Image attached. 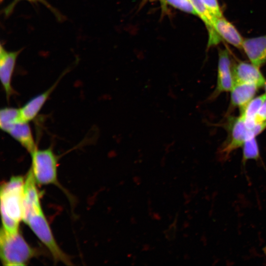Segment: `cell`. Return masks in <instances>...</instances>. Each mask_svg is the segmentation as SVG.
Wrapping results in <instances>:
<instances>
[{
  "instance_id": "1",
  "label": "cell",
  "mask_w": 266,
  "mask_h": 266,
  "mask_svg": "<svg viewBox=\"0 0 266 266\" xmlns=\"http://www.w3.org/2000/svg\"><path fill=\"white\" fill-rule=\"evenodd\" d=\"M25 179L22 176H13L1 185L0 212L2 229L9 233L19 231L23 220Z\"/></svg>"
},
{
  "instance_id": "2",
  "label": "cell",
  "mask_w": 266,
  "mask_h": 266,
  "mask_svg": "<svg viewBox=\"0 0 266 266\" xmlns=\"http://www.w3.org/2000/svg\"><path fill=\"white\" fill-rule=\"evenodd\" d=\"M37 254V251L27 243L19 231L9 233L1 229L0 255L3 265L25 266Z\"/></svg>"
},
{
  "instance_id": "3",
  "label": "cell",
  "mask_w": 266,
  "mask_h": 266,
  "mask_svg": "<svg viewBox=\"0 0 266 266\" xmlns=\"http://www.w3.org/2000/svg\"><path fill=\"white\" fill-rule=\"evenodd\" d=\"M32 164L30 168L38 185L53 184L59 186L57 177L58 157L50 147L43 149H36L30 154Z\"/></svg>"
},
{
  "instance_id": "4",
  "label": "cell",
  "mask_w": 266,
  "mask_h": 266,
  "mask_svg": "<svg viewBox=\"0 0 266 266\" xmlns=\"http://www.w3.org/2000/svg\"><path fill=\"white\" fill-rule=\"evenodd\" d=\"M47 248L55 262L71 265L70 258L57 244L42 210L31 215L24 222Z\"/></svg>"
},
{
  "instance_id": "5",
  "label": "cell",
  "mask_w": 266,
  "mask_h": 266,
  "mask_svg": "<svg viewBox=\"0 0 266 266\" xmlns=\"http://www.w3.org/2000/svg\"><path fill=\"white\" fill-rule=\"evenodd\" d=\"M22 49L8 51L2 45L0 48V79L7 100L15 93L12 79L16 61Z\"/></svg>"
},
{
  "instance_id": "6",
  "label": "cell",
  "mask_w": 266,
  "mask_h": 266,
  "mask_svg": "<svg viewBox=\"0 0 266 266\" xmlns=\"http://www.w3.org/2000/svg\"><path fill=\"white\" fill-rule=\"evenodd\" d=\"M36 184L32 171L30 169L25 179L22 220L24 222L32 214L42 210Z\"/></svg>"
},
{
  "instance_id": "7",
  "label": "cell",
  "mask_w": 266,
  "mask_h": 266,
  "mask_svg": "<svg viewBox=\"0 0 266 266\" xmlns=\"http://www.w3.org/2000/svg\"><path fill=\"white\" fill-rule=\"evenodd\" d=\"M29 123L20 119L9 125L3 131L10 135L31 154L37 147Z\"/></svg>"
},
{
  "instance_id": "8",
  "label": "cell",
  "mask_w": 266,
  "mask_h": 266,
  "mask_svg": "<svg viewBox=\"0 0 266 266\" xmlns=\"http://www.w3.org/2000/svg\"><path fill=\"white\" fill-rule=\"evenodd\" d=\"M259 68L252 63L239 62L232 69L234 83L254 84L259 88L264 86L266 80Z\"/></svg>"
},
{
  "instance_id": "9",
  "label": "cell",
  "mask_w": 266,
  "mask_h": 266,
  "mask_svg": "<svg viewBox=\"0 0 266 266\" xmlns=\"http://www.w3.org/2000/svg\"><path fill=\"white\" fill-rule=\"evenodd\" d=\"M242 49L251 63L260 68L266 63V34L244 39Z\"/></svg>"
},
{
  "instance_id": "10",
  "label": "cell",
  "mask_w": 266,
  "mask_h": 266,
  "mask_svg": "<svg viewBox=\"0 0 266 266\" xmlns=\"http://www.w3.org/2000/svg\"><path fill=\"white\" fill-rule=\"evenodd\" d=\"M61 77L49 88L32 98L21 107L19 108L20 116L22 120L29 123L37 117L51 93L56 87Z\"/></svg>"
},
{
  "instance_id": "11",
  "label": "cell",
  "mask_w": 266,
  "mask_h": 266,
  "mask_svg": "<svg viewBox=\"0 0 266 266\" xmlns=\"http://www.w3.org/2000/svg\"><path fill=\"white\" fill-rule=\"evenodd\" d=\"M232 124L229 140L221 152L224 158H227L233 151L242 146L246 138L248 130L241 115L235 118Z\"/></svg>"
},
{
  "instance_id": "12",
  "label": "cell",
  "mask_w": 266,
  "mask_h": 266,
  "mask_svg": "<svg viewBox=\"0 0 266 266\" xmlns=\"http://www.w3.org/2000/svg\"><path fill=\"white\" fill-rule=\"evenodd\" d=\"M213 27L221 39L235 47L242 49L244 39L235 27L223 16L214 19Z\"/></svg>"
},
{
  "instance_id": "13",
  "label": "cell",
  "mask_w": 266,
  "mask_h": 266,
  "mask_svg": "<svg viewBox=\"0 0 266 266\" xmlns=\"http://www.w3.org/2000/svg\"><path fill=\"white\" fill-rule=\"evenodd\" d=\"M259 87L254 84L235 83L231 91V102L233 106L244 108L254 98Z\"/></svg>"
},
{
  "instance_id": "14",
  "label": "cell",
  "mask_w": 266,
  "mask_h": 266,
  "mask_svg": "<svg viewBox=\"0 0 266 266\" xmlns=\"http://www.w3.org/2000/svg\"><path fill=\"white\" fill-rule=\"evenodd\" d=\"M197 13L204 23L208 32V46L215 45L221 40L213 27V22L215 18L208 10L202 0H190Z\"/></svg>"
},
{
  "instance_id": "15",
  "label": "cell",
  "mask_w": 266,
  "mask_h": 266,
  "mask_svg": "<svg viewBox=\"0 0 266 266\" xmlns=\"http://www.w3.org/2000/svg\"><path fill=\"white\" fill-rule=\"evenodd\" d=\"M266 100V94L253 98L244 108L240 110V115L243 118L248 131L256 125L255 118L260 108Z\"/></svg>"
},
{
  "instance_id": "16",
  "label": "cell",
  "mask_w": 266,
  "mask_h": 266,
  "mask_svg": "<svg viewBox=\"0 0 266 266\" xmlns=\"http://www.w3.org/2000/svg\"><path fill=\"white\" fill-rule=\"evenodd\" d=\"M255 135L247 132L246 138L242 145V162L243 164L248 160H257L260 158L258 145Z\"/></svg>"
},
{
  "instance_id": "17",
  "label": "cell",
  "mask_w": 266,
  "mask_h": 266,
  "mask_svg": "<svg viewBox=\"0 0 266 266\" xmlns=\"http://www.w3.org/2000/svg\"><path fill=\"white\" fill-rule=\"evenodd\" d=\"M22 119L19 108L13 107H5L0 111V127L3 131L12 123Z\"/></svg>"
},
{
  "instance_id": "18",
  "label": "cell",
  "mask_w": 266,
  "mask_h": 266,
  "mask_svg": "<svg viewBox=\"0 0 266 266\" xmlns=\"http://www.w3.org/2000/svg\"><path fill=\"white\" fill-rule=\"evenodd\" d=\"M234 84L232 71L217 76V87L215 93L217 95L223 92L231 91Z\"/></svg>"
},
{
  "instance_id": "19",
  "label": "cell",
  "mask_w": 266,
  "mask_h": 266,
  "mask_svg": "<svg viewBox=\"0 0 266 266\" xmlns=\"http://www.w3.org/2000/svg\"><path fill=\"white\" fill-rule=\"evenodd\" d=\"M163 5L166 4L182 11L197 16V13L190 0H160Z\"/></svg>"
},
{
  "instance_id": "20",
  "label": "cell",
  "mask_w": 266,
  "mask_h": 266,
  "mask_svg": "<svg viewBox=\"0 0 266 266\" xmlns=\"http://www.w3.org/2000/svg\"><path fill=\"white\" fill-rule=\"evenodd\" d=\"M202 1L214 18L223 16L218 0H202Z\"/></svg>"
},
{
  "instance_id": "21",
  "label": "cell",
  "mask_w": 266,
  "mask_h": 266,
  "mask_svg": "<svg viewBox=\"0 0 266 266\" xmlns=\"http://www.w3.org/2000/svg\"><path fill=\"white\" fill-rule=\"evenodd\" d=\"M256 123L266 121V100L264 102L255 118Z\"/></svg>"
},
{
  "instance_id": "22",
  "label": "cell",
  "mask_w": 266,
  "mask_h": 266,
  "mask_svg": "<svg viewBox=\"0 0 266 266\" xmlns=\"http://www.w3.org/2000/svg\"><path fill=\"white\" fill-rule=\"evenodd\" d=\"M147 0H142V2H141V6L144 5V4H145V3L147 1Z\"/></svg>"
},
{
  "instance_id": "23",
  "label": "cell",
  "mask_w": 266,
  "mask_h": 266,
  "mask_svg": "<svg viewBox=\"0 0 266 266\" xmlns=\"http://www.w3.org/2000/svg\"><path fill=\"white\" fill-rule=\"evenodd\" d=\"M263 251H264L265 254L266 255V246L265 247L263 248Z\"/></svg>"
}]
</instances>
